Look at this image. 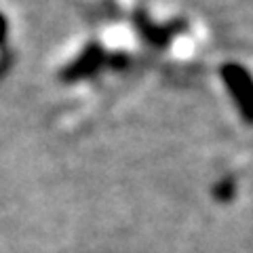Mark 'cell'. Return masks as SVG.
<instances>
[{"mask_svg": "<svg viewBox=\"0 0 253 253\" xmlns=\"http://www.w3.org/2000/svg\"><path fill=\"white\" fill-rule=\"evenodd\" d=\"M228 93L234 99V106L239 108L241 116L253 125V76L241 63H224L219 70Z\"/></svg>", "mask_w": 253, "mask_h": 253, "instance_id": "obj_1", "label": "cell"}, {"mask_svg": "<svg viewBox=\"0 0 253 253\" xmlns=\"http://www.w3.org/2000/svg\"><path fill=\"white\" fill-rule=\"evenodd\" d=\"M104 59H106L104 46L91 42L78 53V57L72 63H68V66L61 70L59 76L63 83H76V81H83V78H91L101 68Z\"/></svg>", "mask_w": 253, "mask_h": 253, "instance_id": "obj_2", "label": "cell"}, {"mask_svg": "<svg viewBox=\"0 0 253 253\" xmlns=\"http://www.w3.org/2000/svg\"><path fill=\"white\" fill-rule=\"evenodd\" d=\"M137 28L141 32V36L146 38V41L154 42V44H165L171 38V28H161L156 26V23L148 21L144 15L141 17H137Z\"/></svg>", "mask_w": 253, "mask_h": 253, "instance_id": "obj_3", "label": "cell"}, {"mask_svg": "<svg viewBox=\"0 0 253 253\" xmlns=\"http://www.w3.org/2000/svg\"><path fill=\"white\" fill-rule=\"evenodd\" d=\"M234 194H236V181L232 177H224L221 181H217L215 188H213V196H215L219 203L232 201Z\"/></svg>", "mask_w": 253, "mask_h": 253, "instance_id": "obj_4", "label": "cell"}, {"mask_svg": "<svg viewBox=\"0 0 253 253\" xmlns=\"http://www.w3.org/2000/svg\"><path fill=\"white\" fill-rule=\"evenodd\" d=\"M6 36H9V21L2 13H0V46L6 42Z\"/></svg>", "mask_w": 253, "mask_h": 253, "instance_id": "obj_5", "label": "cell"}]
</instances>
